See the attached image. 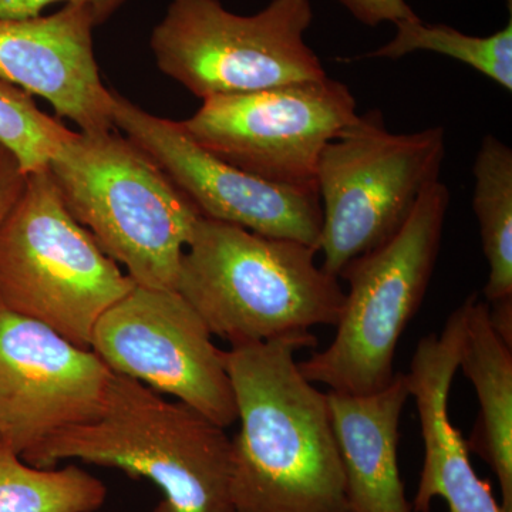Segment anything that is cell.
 <instances>
[{
  "mask_svg": "<svg viewBox=\"0 0 512 512\" xmlns=\"http://www.w3.org/2000/svg\"><path fill=\"white\" fill-rule=\"evenodd\" d=\"M318 345L293 332L224 352L241 429L231 439L235 512H350L328 394L296 353Z\"/></svg>",
  "mask_w": 512,
  "mask_h": 512,
  "instance_id": "cell-1",
  "label": "cell"
},
{
  "mask_svg": "<svg viewBox=\"0 0 512 512\" xmlns=\"http://www.w3.org/2000/svg\"><path fill=\"white\" fill-rule=\"evenodd\" d=\"M225 429L146 384L113 373L96 420L57 431L23 453L30 466L80 460L146 478L163 494L153 512H235Z\"/></svg>",
  "mask_w": 512,
  "mask_h": 512,
  "instance_id": "cell-2",
  "label": "cell"
},
{
  "mask_svg": "<svg viewBox=\"0 0 512 512\" xmlns=\"http://www.w3.org/2000/svg\"><path fill=\"white\" fill-rule=\"evenodd\" d=\"M318 254L202 217L181 259L177 291L231 348L336 326L345 291L316 264Z\"/></svg>",
  "mask_w": 512,
  "mask_h": 512,
  "instance_id": "cell-3",
  "label": "cell"
},
{
  "mask_svg": "<svg viewBox=\"0 0 512 512\" xmlns=\"http://www.w3.org/2000/svg\"><path fill=\"white\" fill-rule=\"evenodd\" d=\"M47 170L74 220L134 284L177 291L202 215L146 151L113 130L74 131Z\"/></svg>",
  "mask_w": 512,
  "mask_h": 512,
  "instance_id": "cell-4",
  "label": "cell"
},
{
  "mask_svg": "<svg viewBox=\"0 0 512 512\" xmlns=\"http://www.w3.org/2000/svg\"><path fill=\"white\" fill-rule=\"evenodd\" d=\"M448 207L450 190L437 180L394 237L340 272L349 291L335 339L299 363L309 382L355 396L380 392L392 383L397 345L429 289Z\"/></svg>",
  "mask_w": 512,
  "mask_h": 512,
  "instance_id": "cell-5",
  "label": "cell"
},
{
  "mask_svg": "<svg viewBox=\"0 0 512 512\" xmlns=\"http://www.w3.org/2000/svg\"><path fill=\"white\" fill-rule=\"evenodd\" d=\"M134 285L74 220L49 170L28 174L0 225V308L90 349L96 323Z\"/></svg>",
  "mask_w": 512,
  "mask_h": 512,
  "instance_id": "cell-6",
  "label": "cell"
},
{
  "mask_svg": "<svg viewBox=\"0 0 512 512\" xmlns=\"http://www.w3.org/2000/svg\"><path fill=\"white\" fill-rule=\"evenodd\" d=\"M444 156L443 127L392 133L382 111L357 114L329 141L316 170L323 271L339 278L350 261L394 237L440 180Z\"/></svg>",
  "mask_w": 512,
  "mask_h": 512,
  "instance_id": "cell-7",
  "label": "cell"
},
{
  "mask_svg": "<svg viewBox=\"0 0 512 512\" xmlns=\"http://www.w3.org/2000/svg\"><path fill=\"white\" fill-rule=\"evenodd\" d=\"M309 0H272L252 16L235 15L220 0H173L151 32L158 69L204 100L328 76L306 45Z\"/></svg>",
  "mask_w": 512,
  "mask_h": 512,
  "instance_id": "cell-8",
  "label": "cell"
},
{
  "mask_svg": "<svg viewBox=\"0 0 512 512\" xmlns=\"http://www.w3.org/2000/svg\"><path fill=\"white\" fill-rule=\"evenodd\" d=\"M357 114L349 87L326 76L261 92L207 97L181 124L195 143L245 173L318 190L316 170L323 150Z\"/></svg>",
  "mask_w": 512,
  "mask_h": 512,
  "instance_id": "cell-9",
  "label": "cell"
},
{
  "mask_svg": "<svg viewBox=\"0 0 512 512\" xmlns=\"http://www.w3.org/2000/svg\"><path fill=\"white\" fill-rule=\"evenodd\" d=\"M90 349L111 372L171 394L222 429L238 421L224 350L174 289L134 285L96 323Z\"/></svg>",
  "mask_w": 512,
  "mask_h": 512,
  "instance_id": "cell-10",
  "label": "cell"
},
{
  "mask_svg": "<svg viewBox=\"0 0 512 512\" xmlns=\"http://www.w3.org/2000/svg\"><path fill=\"white\" fill-rule=\"evenodd\" d=\"M113 99L114 127L156 161L202 217L319 248L318 190L269 183L245 173L195 143L181 121L154 116L114 90Z\"/></svg>",
  "mask_w": 512,
  "mask_h": 512,
  "instance_id": "cell-11",
  "label": "cell"
},
{
  "mask_svg": "<svg viewBox=\"0 0 512 512\" xmlns=\"http://www.w3.org/2000/svg\"><path fill=\"white\" fill-rule=\"evenodd\" d=\"M113 372L92 349L0 308V443L23 453L96 420Z\"/></svg>",
  "mask_w": 512,
  "mask_h": 512,
  "instance_id": "cell-12",
  "label": "cell"
},
{
  "mask_svg": "<svg viewBox=\"0 0 512 512\" xmlns=\"http://www.w3.org/2000/svg\"><path fill=\"white\" fill-rule=\"evenodd\" d=\"M96 16L69 3L49 16L0 19V79L52 104L83 133L114 130L113 90L94 55Z\"/></svg>",
  "mask_w": 512,
  "mask_h": 512,
  "instance_id": "cell-13",
  "label": "cell"
},
{
  "mask_svg": "<svg viewBox=\"0 0 512 512\" xmlns=\"http://www.w3.org/2000/svg\"><path fill=\"white\" fill-rule=\"evenodd\" d=\"M468 298L448 316L440 335L424 336L414 350L407 389L419 413L424 461L412 503L414 512H430L434 498L450 512H504L470 461V450L448 414L451 384L460 362Z\"/></svg>",
  "mask_w": 512,
  "mask_h": 512,
  "instance_id": "cell-14",
  "label": "cell"
},
{
  "mask_svg": "<svg viewBox=\"0 0 512 512\" xmlns=\"http://www.w3.org/2000/svg\"><path fill=\"white\" fill-rule=\"evenodd\" d=\"M326 394L350 512H413L397 460L400 417L410 399L406 375L396 373L386 389L365 396Z\"/></svg>",
  "mask_w": 512,
  "mask_h": 512,
  "instance_id": "cell-15",
  "label": "cell"
},
{
  "mask_svg": "<svg viewBox=\"0 0 512 512\" xmlns=\"http://www.w3.org/2000/svg\"><path fill=\"white\" fill-rule=\"evenodd\" d=\"M458 369L476 389L480 414L468 450L483 458L497 477L501 507L512 512V348L495 333L490 305L468 296Z\"/></svg>",
  "mask_w": 512,
  "mask_h": 512,
  "instance_id": "cell-16",
  "label": "cell"
},
{
  "mask_svg": "<svg viewBox=\"0 0 512 512\" xmlns=\"http://www.w3.org/2000/svg\"><path fill=\"white\" fill-rule=\"evenodd\" d=\"M473 210L490 266L484 288L488 303L512 298V150L488 134L473 165Z\"/></svg>",
  "mask_w": 512,
  "mask_h": 512,
  "instance_id": "cell-17",
  "label": "cell"
},
{
  "mask_svg": "<svg viewBox=\"0 0 512 512\" xmlns=\"http://www.w3.org/2000/svg\"><path fill=\"white\" fill-rule=\"evenodd\" d=\"M107 488L77 466H30L0 443V512H96Z\"/></svg>",
  "mask_w": 512,
  "mask_h": 512,
  "instance_id": "cell-18",
  "label": "cell"
},
{
  "mask_svg": "<svg viewBox=\"0 0 512 512\" xmlns=\"http://www.w3.org/2000/svg\"><path fill=\"white\" fill-rule=\"evenodd\" d=\"M507 25L490 36H471L446 25H429L423 20L396 23V36L365 57L402 59L413 52H433L451 57L512 92V0H508Z\"/></svg>",
  "mask_w": 512,
  "mask_h": 512,
  "instance_id": "cell-19",
  "label": "cell"
},
{
  "mask_svg": "<svg viewBox=\"0 0 512 512\" xmlns=\"http://www.w3.org/2000/svg\"><path fill=\"white\" fill-rule=\"evenodd\" d=\"M73 133L40 110L32 94L0 79V144L18 158L23 173L46 170Z\"/></svg>",
  "mask_w": 512,
  "mask_h": 512,
  "instance_id": "cell-20",
  "label": "cell"
},
{
  "mask_svg": "<svg viewBox=\"0 0 512 512\" xmlns=\"http://www.w3.org/2000/svg\"><path fill=\"white\" fill-rule=\"evenodd\" d=\"M127 0H0V19L25 20L42 16L43 10L55 3H77L93 9L97 26L103 25Z\"/></svg>",
  "mask_w": 512,
  "mask_h": 512,
  "instance_id": "cell-21",
  "label": "cell"
},
{
  "mask_svg": "<svg viewBox=\"0 0 512 512\" xmlns=\"http://www.w3.org/2000/svg\"><path fill=\"white\" fill-rule=\"evenodd\" d=\"M340 5L352 13L363 25L379 26L380 23L403 22V20L419 19L416 12L406 0H338Z\"/></svg>",
  "mask_w": 512,
  "mask_h": 512,
  "instance_id": "cell-22",
  "label": "cell"
},
{
  "mask_svg": "<svg viewBox=\"0 0 512 512\" xmlns=\"http://www.w3.org/2000/svg\"><path fill=\"white\" fill-rule=\"evenodd\" d=\"M26 177L18 158L0 144V225L25 188Z\"/></svg>",
  "mask_w": 512,
  "mask_h": 512,
  "instance_id": "cell-23",
  "label": "cell"
},
{
  "mask_svg": "<svg viewBox=\"0 0 512 512\" xmlns=\"http://www.w3.org/2000/svg\"><path fill=\"white\" fill-rule=\"evenodd\" d=\"M490 305V323L501 339L512 348V298L488 303Z\"/></svg>",
  "mask_w": 512,
  "mask_h": 512,
  "instance_id": "cell-24",
  "label": "cell"
}]
</instances>
